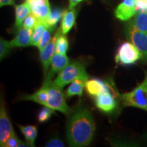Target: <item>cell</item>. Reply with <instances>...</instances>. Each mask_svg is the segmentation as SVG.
<instances>
[{
    "label": "cell",
    "instance_id": "21",
    "mask_svg": "<svg viewBox=\"0 0 147 147\" xmlns=\"http://www.w3.org/2000/svg\"><path fill=\"white\" fill-rule=\"evenodd\" d=\"M47 28V26L43 22H38V23L37 24L36 27L34 29V31H33L30 46L36 47H38L40 39H41L42 35H43Z\"/></svg>",
    "mask_w": 147,
    "mask_h": 147
},
{
    "label": "cell",
    "instance_id": "11",
    "mask_svg": "<svg viewBox=\"0 0 147 147\" xmlns=\"http://www.w3.org/2000/svg\"><path fill=\"white\" fill-rule=\"evenodd\" d=\"M136 13V0H123L115 11L116 17L123 21L129 20Z\"/></svg>",
    "mask_w": 147,
    "mask_h": 147
},
{
    "label": "cell",
    "instance_id": "27",
    "mask_svg": "<svg viewBox=\"0 0 147 147\" xmlns=\"http://www.w3.org/2000/svg\"><path fill=\"white\" fill-rule=\"evenodd\" d=\"M53 32V30L49 28H47V29L45 31L38 47V49H39L40 51H41L52 40L51 39V33Z\"/></svg>",
    "mask_w": 147,
    "mask_h": 147
},
{
    "label": "cell",
    "instance_id": "25",
    "mask_svg": "<svg viewBox=\"0 0 147 147\" xmlns=\"http://www.w3.org/2000/svg\"><path fill=\"white\" fill-rule=\"evenodd\" d=\"M55 113V110L48 106H45L40 110L38 115V120L39 123H45L51 117L52 114Z\"/></svg>",
    "mask_w": 147,
    "mask_h": 147
},
{
    "label": "cell",
    "instance_id": "7",
    "mask_svg": "<svg viewBox=\"0 0 147 147\" xmlns=\"http://www.w3.org/2000/svg\"><path fill=\"white\" fill-rule=\"evenodd\" d=\"M127 39L140 51L143 61H147V34L138 29L131 21H129L125 28Z\"/></svg>",
    "mask_w": 147,
    "mask_h": 147
},
{
    "label": "cell",
    "instance_id": "32",
    "mask_svg": "<svg viewBox=\"0 0 147 147\" xmlns=\"http://www.w3.org/2000/svg\"><path fill=\"white\" fill-rule=\"evenodd\" d=\"M84 0H69V9H74L77 4Z\"/></svg>",
    "mask_w": 147,
    "mask_h": 147
},
{
    "label": "cell",
    "instance_id": "33",
    "mask_svg": "<svg viewBox=\"0 0 147 147\" xmlns=\"http://www.w3.org/2000/svg\"><path fill=\"white\" fill-rule=\"evenodd\" d=\"M145 138H146V140H147V133H146V136H145Z\"/></svg>",
    "mask_w": 147,
    "mask_h": 147
},
{
    "label": "cell",
    "instance_id": "10",
    "mask_svg": "<svg viewBox=\"0 0 147 147\" xmlns=\"http://www.w3.org/2000/svg\"><path fill=\"white\" fill-rule=\"evenodd\" d=\"M32 13L34 14L40 22H45L51 12L49 0H27Z\"/></svg>",
    "mask_w": 147,
    "mask_h": 147
},
{
    "label": "cell",
    "instance_id": "22",
    "mask_svg": "<svg viewBox=\"0 0 147 147\" xmlns=\"http://www.w3.org/2000/svg\"><path fill=\"white\" fill-rule=\"evenodd\" d=\"M131 21L138 29L147 34V12H137Z\"/></svg>",
    "mask_w": 147,
    "mask_h": 147
},
{
    "label": "cell",
    "instance_id": "1",
    "mask_svg": "<svg viewBox=\"0 0 147 147\" xmlns=\"http://www.w3.org/2000/svg\"><path fill=\"white\" fill-rule=\"evenodd\" d=\"M95 131L94 119L87 107L78 106L69 115L66 138L70 146H87L93 140Z\"/></svg>",
    "mask_w": 147,
    "mask_h": 147
},
{
    "label": "cell",
    "instance_id": "3",
    "mask_svg": "<svg viewBox=\"0 0 147 147\" xmlns=\"http://www.w3.org/2000/svg\"><path fill=\"white\" fill-rule=\"evenodd\" d=\"M78 78L87 81L89 79V76L86 71L84 63L75 61L69 63L58 74L57 77L53 80V83L62 89L65 85Z\"/></svg>",
    "mask_w": 147,
    "mask_h": 147
},
{
    "label": "cell",
    "instance_id": "31",
    "mask_svg": "<svg viewBox=\"0 0 147 147\" xmlns=\"http://www.w3.org/2000/svg\"><path fill=\"white\" fill-rule=\"evenodd\" d=\"M14 0H0V6L3 7L5 5H14Z\"/></svg>",
    "mask_w": 147,
    "mask_h": 147
},
{
    "label": "cell",
    "instance_id": "26",
    "mask_svg": "<svg viewBox=\"0 0 147 147\" xmlns=\"http://www.w3.org/2000/svg\"><path fill=\"white\" fill-rule=\"evenodd\" d=\"M12 47L10 42H8L3 38H0V59L1 61L8 56Z\"/></svg>",
    "mask_w": 147,
    "mask_h": 147
},
{
    "label": "cell",
    "instance_id": "29",
    "mask_svg": "<svg viewBox=\"0 0 147 147\" xmlns=\"http://www.w3.org/2000/svg\"><path fill=\"white\" fill-rule=\"evenodd\" d=\"M137 12H147V0H136Z\"/></svg>",
    "mask_w": 147,
    "mask_h": 147
},
{
    "label": "cell",
    "instance_id": "4",
    "mask_svg": "<svg viewBox=\"0 0 147 147\" xmlns=\"http://www.w3.org/2000/svg\"><path fill=\"white\" fill-rule=\"evenodd\" d=\"M45 80L47 82L49 94L47 106L54 110H58L66 116H69L72 113L73 110L66 103V96L61 88L55 85L53 80L47 79H45Z\"/></svg>",
    "mask_w": 147,
    "mask_h": 147
},
{
    "label": "cell",
    "instance_id": "23",
    "mask_svg": "<svg viewBox=\"0 0 147 147\" xmlns=\"http://www.w3.org/2000/svg\"><path fill=\"white\" fill-rule=\"evenodd\" d=\"M56 53L60 54H66L69 49V42L66 34L61 32L59 35L56 40Z\"/></svg>",
    "mask_w": 147,
    "mask_h": 147
},
{
    "label": "cell",
    "instance_id": "12",
    "mask_svg": "<svg viewBox=\"0 0 147 147\" xmlns=\"http://www.w3.org/2000/svg\"><path fill=\"white\" fill-rule=\"evenodd\" d=\"M69 63V59L67 57L66 54H60V53H55L54 56L53 57L52 61H51V67L45 76V79L52 80L55 74H56L57 73H59Z\"/></svg>",
    "mask_w": 147,
    "mask_h": 147
},
{
    "label": "cell",
    "instance_id": "9",
    "mask_svg": "<svg viewBox=\"0 0 147 147\" xmlns=\"http://www.w3.org/2000/svg\"><path fill=\"white\" fill-rule=\"evenodd\" d=\"M13 130L4 102L1 101L0 106V146L1 147L10 137Z\"/></svg>",
    "mask_w": 147,
    "mask_h": 147
},
{
    "label": "cell",
    "instance_id": "15",
    "mask_svg": "<svg viewBox=\"0 0 147 147\" xmlns=\"http://www.w3.org/2000/svg\"><path fill=\"white\" fill-rule=\"evenodd\" d=\"M22 100L32 101L44 106H47V102L49 100L48 94V84L47 81H44L42 87L36 92L31 95H27L23 96Z\"/></svg>",
    "mask_w": 147,
    "mask_h": 147
},
{
    "label": "cell",
    "instance_id": "18",
    "mask_svg": "<svg viewBox=\"0 0 147 147\" xmlns=\"http://www.w3.org/2000/svg\"><path fill=\"white\" fill-rule=\"evenodd\" d=\"M85 80L82 79H76L71 82L65 92L66 97H71L74 96L82 97L83 95L84 88H85Z\"/></svg>",
    "mask_w": 147,
    "mask_h": 147
},
{
    "label": "cell",
    "instance_id": "8",
    "mask_svg": "<svg viewBox=\"0 0 147 147\" xmlns=\"http://www.w3.org/2000/svg\"><path fill=\"white\" fill-rule=\"evenodd\" d=\"M61 32V31L60 29H59L57 31L55 36H53L52 40H51V42L40 51V61H41L42 67H43L45 76L47 75L48 71H49L53 57L54 56L55 53H56V46H55V45H56V40Z\"/></svg>",
    "mask_w": 147,
    "mask_h": 147
},
{
    "label": "cell",
    "instance_id": "6",
    "mask_svg": "<svg viewBox=\"0 0 147 147\" xmlns=\"http://www.w3.org/2000/svg\"><path fill=\"white\" fill-rule=\"evenodd\" d=\"M142 58L140 51L130 42L121 45L115 55V61L122 65H130L136 63Z\"/></svg>",
    "mask_w": 147,
    "mask_h": 147
},
{
    "label": "cell",
    "instance_id": "16",
    "mask_svg": "<svg viewBox=\"0 0 147 147\" xmlns=\"http://www.w3.org/2000/svg\"><path fill=\"white\" fill-rule=\"evenodd\" d=\"M76 11L75 9L64 10L60 29L63 34H67L74 27L76 21Z\"/></svg>",
    "mask_w": 147,
    "mask_h": 147
},
{
    "label": "cell",
    "instance_id": "2",
    "mask_svg": "<svg viewBox=\"0 0 147 147\" xmlns=\"http://www.w3.org/2000/svg\"><path fill=\"white\" fill-rule=\"evenodd\" d=\"M124 107H134L147 112V71H145L144 80L132 91L120 95Z\"/></svg>",
    "mask_w": 147,
    "mask_h": 147
},
{
    "label": "cell",
    "instance_id": "14",
    "mask_svg": "<svg viewBox=\"0 0 147 147\" xmlns=\"http://www.w3.org/2000/svg\"><path fill=\"white\" fill-rule=\"evenodd\" d=\"M108 85V81H103L98 78L88 79L85 82V89L89 95L96 97L106 91Z\"/></svg>",
    "mask_w": 147,
    "mask_h": 147
},
{
    "label": "cell",
    "instance_id": "20",
    "mask_svg": "<svg viewBox=\"0 0 147 147\" xmlns=\"http://www.w3.org/2000/svg\"><path fill=\"white\" fill-rule=\"evenodd\" d=\"M64 11L59 8H54L51 10L50 14L44 22L47 28L54 30L61 18L63 17Z\"/></svg>",
    "mask_w": 147,
    "mask_h": 147
},
{
    "label": "cell",
    "instance_id": "5",
    "mask_svg": "<svg viewBox=\"0 0 147 147\" xmlns=\"http://www.w3.org/2000/svg\"><path fill=\"white\" fill-rule=\"evenodd\" d=\"M120 95L114 84L108 82L106 91L95 97V106L103 113H112L118 107Z\"/></svg>",
    "mask_w": 147,
    "mask_h": 147
},
{
    "label": "cell",
    "instance_id": "17",
    "mask_svg": "<svg viewBox=\"0 0 147 147\" xmlns=\"http://www.w3.org/2000/svg\"><path fill=\"white\" fill-rule=\"evenodd\" d=\"M32 12L29 3L26 1L22 4L15 6V27L18 29L23 27L25 18Z\"/></svg>",
    "mask_w": 147,
    "mask_h": 147
},
{
    "label": "cell",
    "instance_id": "24",
    "mask_svg": "<svg viewBox=\"0 0 147 147\" xmlns=\"http://www.w3.org/2000/svg\"><path fill=\"white\" fill-rule=\"evenodd\" d=\"M24 147V146H29L28 144H25V142H23L18 138L17 136L16 135L15 132L13 130L10 136V137L7 139L5 141V144H3V147Z\"/></svg>",
    "mask_w": 147,
    "mask_h": 147
},
{
    "label": "cell",
    "instance_id": "13",
    "mask_svg": "<svg viewBox=\"0 0 147 147\" xmlns=\"http://www.w3.org/2000/svg\"><path fill=\"white\" fill-rule=\"evenodd\" d=\"M33 34V29H27L22 27L18 29L17 34L13 40L10 42L11 47H27L31 45V40Z\"/></svg>",
    "mask_w": 147,
    "mask_h": 147
},
{
    "label": "cell",
    "instance_id": "28",
    "mask_svg": "<svg viewBox=\"0 0 147 147\" xmlns=\"http://www.w3.org/2000/svg\"><path fill=\"white\" fill-rule=\"evenodd\" d=\"M38 22H39V21H38V18H36V16L31 12V13L25 18V19L24 20L23 27H26L27 29H34L35 27H36L37 24L38 23Z\"/></svg>",
    "mask_w": 147,
    "mask_h": 147
},
{
    "label": "cell",
    "instance_id": "30",
    "mask_svg": "<svg viewBox=\"0 0 147 147\" xmlns=\"http://www.w3.org/2000/svg\"><path fill=\"white\" fill-rule=\"evenodd\" d=\"M64 146L63 141L58 138H52L46 144V146L47 147H63Z\"/></svg>",
    "mask_w": 147,
    "mask_h": 147
},
{
    "label": "cell",
    "instance_id": "19",
    "mask_svg": "<svg viewBox=\"0 0 147 147\" xmlns=\"http://www.w3.org/2000/svg\"><path fill=\"white\" fill-rule=\"evenodd\" d=\"M29 146H35V140L38 136V127L35 125H18Z\"/></svg>",
    "mask_w": 147,
    "mask_h": 147
}]
</instances>
